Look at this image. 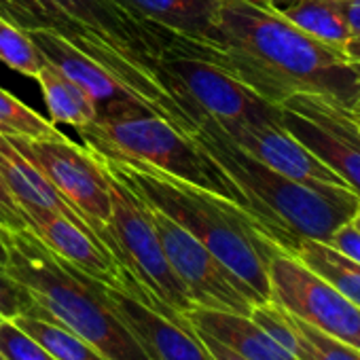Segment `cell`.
<instances>
[{
    "instance_id": "obj_28",
    "label": "cell",
    "mask_w": 360,
    "mask_h": 360,
    "mask_svg": "<svg viewBox=\"0 0 360 360\" xmlns=\"http://www.w3.org/2000/svg\"><path fill=\"white\" fill-rule=\"evenodd\" d=\"M37 307L30 290L0 265V320H15Z\"/></svg>"
},
{
    "instance_id": "obj_25",
    "label": "cell",
    "mask_w": 360,
    "mask_h": 360,
    "mask_svg": "<svg viewBox=\"0 0 360 360\" xmlns=\"http://www.w3.org/2000/svg\"><path fill=\"white\" fill-rule=\"evenodd\" d=\"M0 62L32 79H37L39 70L45 66V58L30 39L28 30L18 28L3 18H0Z\"/></svg>"
},
{
    "instance_id": "obj_26",
    "label": "cell",
    "mask_w": 360,
    "mask_h": 360,
    "mask_svg": "<svg viewBox=\"0 0 360 360\" xmlns=\"http://www.w3.org/2000/svg\"><path fill=\"white\" fill-rule=\"evenodd\" d=\"M0 125L7 136H26V138H56L62 131L24 102L0 87Z\"/></svg>"
},
{
    "instance_id": "obj_4",
    "label": "cell",
    "mask_w": 360,
    "mask_h": 360,
    "mask_svg": "<svg viewBox=\"0 0 360 360\" xmlns=\"http://www.w3.org/2000/svg\"><path fill=\"white\" fill-rule=\"evenodd\" d=\"M100 159V157H98ZM102 165L150 208L167 214L200 240L257 299L269 301V261L280 250L236 202L159 172L134 169L100 159Z\"/></svg>"
},
{
    "instance_id": "obj_21",
    "label": "cell",
    "mask_w": 360,
    "mask_h": 360,
    "mask_svg": "<svg viewBox=\"0 0 360 360\" xmlns=\"http://www.w3.org/2000/svg\"><path fill=\"white\" fill-rule=\"evenodd\" d=\"M286 255L299 259L311 271L330 282L343 297H347L356 307H360V265L337 252L324 242L299 238L295 240Z\"/></svg>"
},
{
    "instance_id": "obj_2",
    "label": "cell",
    "mask_w": 360,
    "mask_h": 360,
    "mask_svg": "<svg viewBox=\"0 0 360 360\" xmlns=\"http://www.w3.org/2000/svg\"><path fill=\"white\" fill-rule=\"evenodd\" d=\"M53 30L117 77L155 115L193 136L200 123L165 89L159 60L172 34L146 24L112 0H39Z\"/></svg>"
},
{
    "instance_id": "obj_15",
    "label": "cell",
    "mask_w": 360,
    "mask_h": 360,
    "mask_svg": "<svg viewBox=\"0 0 360 360\" xmlns=\"http://www.w3.org/2000/svg\"><path fill=\"white\" fill-rule=\"evenodd\" d=\"M28 34L39 47V51L43 53L45 62L53 64L79 87H83V91L94 100L98 115H117L134 108H148L117 77H112L98 62H94L77 47H72L56 30L39 28V30H28Z\"/></svg>"
},
{
    "instance_id": "obj_6",
    "label": "cell",
    "mask_w": 360,
    "mask_h": 360,
    "mask_svg": "<svg viewBox=\"0 0 360 360\" xmlns=\"http://www.w3.org/2000/svg\"><path fill=\"white\" fill-rule=\"evenodd\" d=\"M96 157L134 169L159 172L223 195L246 210V200L223 167L187 134L148 108L98 115L77 129Z\"/></svg>"
},
{
    "instance_id": "obj_40",
    "label": "cell",
    "mask_w": 360,
    "mask_h": 360,
    "mask_svg": "<svg viewBox=\"0 0 360 360\" xmlns=\"http://www.w3.org/2000/svg\"><path fill=\"white\" fill-rule=\"evenodd\" d=\"M0 360H7V358H5V356H3V354H0Z\"/></svg>"
},
{
    "instance_id": "obj_38",
    "label": "cell",
    "mask_w": 360,
    "mask_h": 360,
    "mask_svg": "<svg viewBox=\"0 0 360 360\" xmlns=\"http://www.w3.org/2000/svg\"><path fill=\"white\" fill-rule=\"evenodd\" d=\"M352 225L360 231V208L356 210V214H354V219H352Z\"/></svg>"
},
{
    "instance_id": "obj_37",
    "label": "cell",
    "mask_w": 360,
    "mask_h": 360,
    "mask_svg": "<svg viewBox=\"0 0 360 360\" xmlns=\"http://www.w3.org/2000/svg\"><path fill=\"white\" fill-rule=\"evenodd\" d=\"M349 112H352V117H354V119L358 121V125H360V100L349 108Z\"/></svg>"
},
{
    "instance_id": "obj_39",
    "label": "cell",
    "mask_w": 360,
    "mask_h": 360,
    "mask_svg": "<svg viewBox=\"0 0 360 360\" xmlns=\"http://www.w3.org/2000/svg\"><path fill=\"white\" fill-rule=\"evenodd\" d=\"M0 134H5V129H3V125H0ZM7 136V134H5Z\"/></svg>"
},
{
    "instance_id": "obj_33",
    "label": "cell",
    "mask_w": 360,
    "mask_h": 360,
    "mask_svg": "<svg viewBox=\"0 0 360 360\" xmlns=\"http://www.w3.org/2000/svg\"><path fill=\"white\" fill-rule=\"evenodd\" d=\"M339 5L345 13L352 37H360V0H339Z\"/></svg>"
},
{
    "instance_id": "obj_17",
    "label": "cell",
    "mask_w": 360,
    "mask_h": 360,
    "mask_svg": "<svg viewBox=\"0 0 360 360\" xmlns=\"http://www.w3.org/2000/svg\"><path fill=\"white\" fill-rule=\"evenodd\" d=\"M183 318L191 328L219 339L246 360H299L261 324H257L252 316L193 305L183 314Z\"/></svg>"
},
{
    "instance_id": "obj_8",
    "label": "cell",
    "mask_w": 360,
    "mask_h": 360,
    "mask_svg": "<svg viewBox=\"0 0 360 360\" xmlns=\"http://www.w3.org/2000/svg\"><path fill=\"white\" fill-rule=\"evenodd\" d=\"M165 89L198 123L208 117L219 125L242 121H280V106L240 83L221 66L193 53L176 37L159 60Z\"/></svg>"
},
{
    "instance_id": "obj_19",
    "label": "cell",
    "mask_w": 360,
    "mask_h": 360,
    "mask_svg": "<svg viewBox=\"0 0 360 360\" xmlns=\"http://www.w3.org/2000/svg\"><path fill=\"white\" fill-rule=\"evenodd\" d=\"M0 178H3L7 191L15 200L26 221L43 212L79 217L75 208L64 202L56 187L37 169V165L28 157H24L5 134H0Z\"/></svg>"
},
{
    "instance_id": "obj_23",
    "label": "cell",
    "mask_w": 360,
    "mask_h": 360,
    "mask_svg": "<svg viewBox=\"0 0 360 360\" xmlns=\"http://www.w3.org/2000/svg\"><path fill=\"white\" fill-rule=\"evenodd\" d=\"M280 13L305 34L335 49L343 51L352 39V30L339 0H297L295 5Z\"/></svg>"
},
{
    "instance_id": "obj_27",
    "label": "cell",
    "mask_w": 360,
    "mask_h": 360,
    "mask_svg": "<svg viewBox=\"0 0 360 360\" xmlns=\"http://www.w3.org/2000/svg\"><path fill=\"white\" fill-rule=\"evenodd\" d=\"M0 354L7 360H56L37 339L11 320H0Z\"/></svg>"
},
{
    "instance_id": "obj_34",
    "label": "cell",
    "mask_w": 360,
    "mask_h": 360,
    "mask_svg": "<svg viewBox=\"0 0 360 360\" xmlns=\"http://www.w3.org/2000/svg\"><path fill=\"white\" fill-rule=\"evenodd\" d=\"M343 53H345V56L356 64V68L360 70V37H352L349 43L345 45Z\"/></svg>"
},
{
    "instance_id": "obj_30",
    "label": "cell",
    "mask_w": 360,
    "mask_h": 360,
    "mask_svg": "<svg viewBox=\"0 0 360 360\" xmlns=\"http://www.w3.org/2000/svg\"><path fill=\"white\" fill-rule=\"evenodd\" d=\"M326 244L360 265V231L352 225V221L341 225Z\"/></svg>"
},
{
    "instance_id": "obj_1",
    "label": "cell",
    "mask_w": 360,
    "mask_h": 360,
    "mask_svg": "<svg viewBox=\"0 0 360 360\" xmlns=\"http://www.w3.org/2000/svg\"><path fill=\"white\" fill-rule=\"evenodd\" d=\"M178 41L276 106L295 94L326 96L347 108L360 100L356 64L261 0H221L208 43Z\"/></svg>"
},
{
    "instance_id": "obj_7",
    "label": "cell",
    "mask_w": 360,
    "mask_h": 360,
    "mask_svg": "<svg viewBox=\"0 0 360 360\" xmlns=\"http://www.w3.org/2000/svg\"><path fill=\"white\" fill-rule=\"evenodd\" d=\"M108 176L112 212L106 223V248L144 290L138 299L180 322L183 314L193 307V301L163 252L148 206L110 172Z\"/></svg>"
},
{
    "instance_id": "obj_3",
    "label": "cell",
    "mask_w": 360,
    "mask_h": 360,
    "mask_svg": "<svg viewBox=\"0 0 360 360\" xmlns=\"http://www.w3.org/2000/svg\"><path fill=\"white\" fill-rule=\"evenodd\" d=\"M191 138L233 180L246 200V212L282 252L299 238L326 244L360 208L358 195L349 189L301 185L257 161L214 119L204 117Z\"/></svg>"
},
{
    "instance_id": "obj_9",
    "label": "cell",
    "mask_w": 360,
    "mask_h": 360,
    "mask_svg": "<svg viewBox=\"0 0 360 360\" xmlns=\"http://www.w3.org/2000/svg\"><path fill=\"white\" fill-rule=\"evenodd\" d=\"M9 140L37 165L64 202L75 208L83 223L106 246V223L112 212V202L110 176L100 159L85 146L70 142L64 134L56 138L9 136Z\"/></svg>"
},
{
    "instance_id": "obj_24",
    "label": "cell",
    "mask_w": 360,
    "mask_h": 360,
    "mask_svg": "<svg viewBox=\"0 0 360 360\" xmlns=\"http://www.w3.org/2000/svg\"><path fill=\"white\" fill-rule=\"evenodd\" d=\"M286 318H288L290 333H292L290 352L299 360H360V347H354L341 339H335L288 311H286Z\"/></svg>"
},
{
    "instance_id": "obj_36",
    "label": "cell",
    "mask_w": 360,
    "mask_h": 360,
    "mask_svg": "<svg viewBox=\"0 0 360 360\" xmlns=\"http://www.w3.org/2000/svg\"><path fill=\"white\" fill-rule=\"evenodd\" d=\"M261 3H265V5H269L271 9H276L278 13L280 11H284L286 7H290V5H295L297 0H261Z\"/></svg>"
},
{
    "instance_id": "obj_29",
    "label": "cell",
    "mask_w": 360,
    "mask_h": 360,
    "mask_svg": "<svg viewBox=\"0 0 360 360\" xmlns=\"http://www.w3.org/2000/svg\"><path fill=\"white\" fill-rule=\"evenodd\" d=\"M0 18L15 24L22 30H53V22L39 0H0Z\"/></svg>"
},
{
    "instance_id": "obj_20",
    "label": "cell",
    "mask_w": 360,
    "mask_h": 360,
    "mask_svg": "<svg viewBox=\"0 0 360 360\" xmlns=\"http://www.w3.org/2000/svg\"><path fill=\"white\" fill-rule=\"evenodd\" d=\"M37 81L43 89V98L53 125L64 123L79 129L98 117V108L94 100L83 91V87H79L53 64L45 62L37 75Z\"/></svg>"
},
{
    "instance_id": "obj_16",
    "label": "cell",
    "mask_w": 360,
    "mask_h": 360,
    "mask_svg": "<svg viewBox=\"0 0 360 360\" xmlns=\"http://www.w3.org/2000/svg\"><path fill=\"white\" fill-rule=\"evenodd\" d=\"M108 292L121 320L142 343L150 360H212L185 318L174 322L127 290L108 286Z\"/></svg>"
},
{
    "instance_id": "obj_13",
    "label": "cell",
    "mask_w": 360,
    "mask_h": 360,
    "mask_svg": "<svg viewBox=\"0 0 360 360\" xmlns=\"http://www.w3.org/2000/svg\"><path fill=\"white\" fill-rule=\"evenodd\" d=\"M223 131L248 155L267 167L309 187L347 189L343 178L326 167L280 121H242L221 125Z\"/></svg>"
},
{
    "instance_id": "obj_22",
    "label": "cell",
    "mask_w": 360,
    "mask_h": 360,
    "mask_svg": "<svg viewBox=\"0 0 360 360\" xmlns=\"http://www.w3.org/2000/svg\"><path fill=\"white\" fill-rule=\"evenodd\" d=\"M13 322L32 339H37L56 360H110L81 335L72 333L62 322L51 318L39 305L30 314L18 316Z\"/></svg>"
},
{
    "instance_id": "obj_18",
    "label": "cell",
    "mask_w": 360,
    "mask_h": 360,
    "mask_svg": "<svg viewBox=\"0 0 360 360\" xmlns=\"http://www.w3.org/2000/svg\"><path fill=\"white\" fill-rule=\"evenodd\" d=\"M134 18L172 37L204 45L212 39L221 0H112Z\"/></svg>"
},
{
    "instance_id": "obj_35",
    "label": "cell",
    "mask_w": 360,
    "mask_h": 360,
    "mask_svg": "<svg viewBox=\"0 0 360 360\" xmlns=\"http://www.w3.org/2000/svg\"><path fill=\"white\" fill-rule=\"evenodd\" d=\"M9 261V248H7V229L0 225V265H7Z\"/></svg>"
},
{
    "instance_id": "obj_5",
    "label": "cell",
    "mask_w": 360,
    "mask_h": 360,
    "mask_svg": "<svg viewBox=\"0 0 360 360\" xmlns=\"http://www.w3.org/2000/svg\"><path fill=\"white\" fill-rule=\"evenodd\" d=\"M5 269L20 280L37 305L110 360H150L121 320L108 286L53 255L30 229L7 231Z\"/></svg>"
},
{
    "instance_id": "obj_14",
    "label": "cell",
    "mask_w": 360,
    "mask_h": 360,
    "mask_svg": "<svg viewBox=\"0 0 360 360\" xmlns=\"http://www.w3.org/2000/svg\"><path fill=\"white\" fill-rule=\"evenodd\" d=\"M26 227L60 259L89 278L127 290V276L98 236L79 219L62 212H43L26 221Z\"/></svg>"
},
{
    "instance_id": "obj_32",
    "label": "cell",
    "mask_w": 360,
    "mask_h": 360,
    "mask_svg": "<svg viewBox=\"0 0 360 360\" xmlns=\"http://www.w3.org/2000/svg\"><path fill=\"white\" fill-rule=\"evenodd\" d=\"M191 330L200 337V341L204 343V347H206V352L210 354L212 360H246L244 356H240L238 352H233L231 347H227L219 339H214V337H210V335H206L202 330H195V328H191Z\"/></svg>"
},
{
    "instance_id": "obj_10",
    "label": "cell",
    "mask_w": 360,
    "mask_h": 360,
    "mask_svg": "<svg viewBox=\"0 0 360 360\" xmlns=\"http://www.w3.org/2000/svg\"><path fill=\"white\" fill-rule=\"evenodd\" d=\"M280 123L360 200V125L347 106L318 94H295L280 106Z\"/></svg>"
},
{
    "instance_id": "obj_11",
    "label": "cell",
    "mask_w": 360,
    "mask_h": 360,
    "mask_svg": "<svg viewBox=\"0 0 360 360\" xmlns=\"http://www.w3.org/2000/svg\"><path fill=\"white\" fill-rule=\"evenodd\" d=\"M269 301L320 328L360 347V307L299 259L276 250L269 261Z\"/></svg>"
},
{
    "instance_id": "obj_31",
    "label": "cell",
    "mask_w": 360,
    "mask_h": 360,
    "mask_svg": "<svg viewBox=\"0 0 360 360\" xmlns=\"http://www.w3.org/2000/svg\"><path fill=\"white\" fill-rule=\"evenodd\" d=\"M0 225H3L7 231L28 229L26 227V219H24L22 210L18 208L15 200L11 198V193L7 191L3 178H0Z\"/></svg>"
},
{
    "instance_id": "obj_12",
    "label": "cell",
    "mask_w": 360,
    "mask_h": 360,
    "mask_svg": "<svg viewBox=\"0 0 360 360\" xmlns=\"http://www.w3.org/2000/svg\"><path fill=\"white\" fill-rule=\"evenodd\" d=\"M148 212L163 252L193 305L250 316L259 299L187 229L150 206Z\"/></svg>"
}]
</instances>
